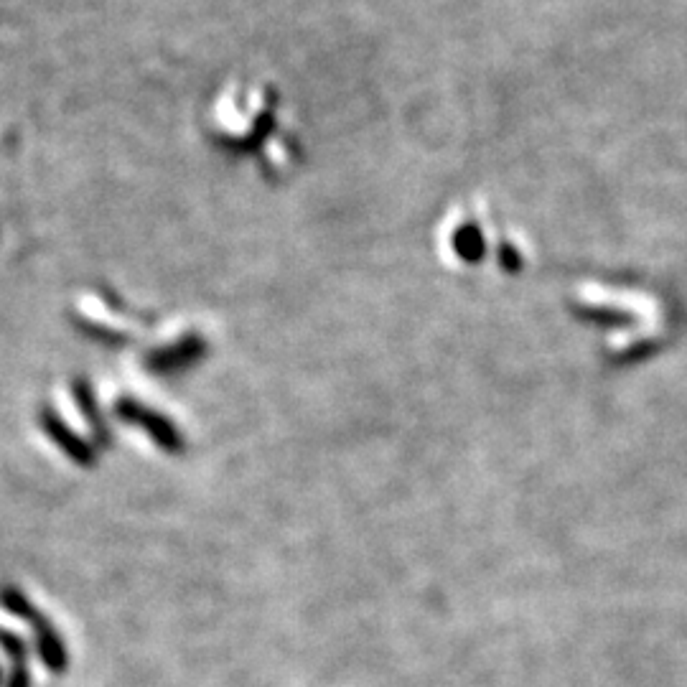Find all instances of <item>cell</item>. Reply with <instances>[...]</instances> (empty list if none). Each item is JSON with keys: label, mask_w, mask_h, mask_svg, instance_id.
Returning a JSON list of instances; mask_svg holds the SVG:
<instances>
[{"label": "cell", "mask_w": 687, "mask_h": 687, "mask_svg": "<svg viewBox=\"0 0 687 687\" xmlns=\"http://www.w3.org/2000/svg\"><path fill=\"white\" fill-rule=\"evenodd\" d=\"M263 123L275 125V97L268 84L235 82L214 102L212 128L224 143L245 146L247 140H260Z\"/></svg>", "instance_id": "obj_1"}]
</instances>
